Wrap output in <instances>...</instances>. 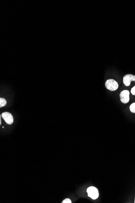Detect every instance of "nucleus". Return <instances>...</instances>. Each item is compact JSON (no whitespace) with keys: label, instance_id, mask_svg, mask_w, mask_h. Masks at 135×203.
Here are the masks:
<instances>
[{"label":"nucleus","instance_id":"obj_7","mask_svg":"<svg viewBox=\"0 0 135 203\" xmlns=\"http://www.w3.org/2000/svg\"><path fill=\"white\" fill-rule=\"evenodd\" d=\"M130 111L133 113H135V103L131 104L129 107Z\"/></svg>","mask_w":135,"mask_h":203},{"label":"nucleus","instance_id":"obj_3","mask_svg":"<svg viewBox=\"0 0 135 203\" xmlns=\"http://www.w3.org/2000/svg\"><path fill=\"white\" fill-rule=\"evenodd\" d=\"M120 101L123 103L126 104L129 102V92L128 90H123L120 92Z\"/></svg>","mask_w":135,"mask_h":203},{"label":"nucleus","instance_id":"obj_1","mask_svg":"<svg viewBox=\"0 0 135 203\" xmlns=\"http://www.w3.org/2000/svg\"><path fill=\"white\" fill-rule=\"evenodd\" d=\"M106 88L109 91H116L119 88V84L117 81L113 79H109L105 82Z\"/></svg>","mask_w":135,"mask_h":203},{"label":"nucleus","instance_id":"obj_9","mask_svg":"<svg viewBox=\"0 0 135 203\" xmlns=\"http://www.w3.org/2000/svg\"><path fill=\"white\" fill-rule=\"evenodd\" d=\"M131 92L133 95H135V86L131 89Z\"/></svg>","mask_w":135,"mask_h":203},{"label":"nucleus","instance_id":"obj_10","mask_svg":"<svg viewBox=\"0 0 135 203\" xmlns=\"http://www.w3.org/2000/svg\"><path fill=\"white\" fill-rule=\"evenodd\" d=\"M134 203H135V198Z\"/></svg>","mask_w":135,"mask_h":203},{"label":"nucleus","instance_id":"obj_5","mask_svg":"<svg viewBox=\"0 0 135 203\" xmlns=\"http://www.w3.org/2000/svg\"><path fill=\"white\" fill-rule=\"evenodd\" d=\"M2 118L7 123L12 125L13 122V118L12 114L10 113L4 112L1 114Z\"/></svg>","mask_w":135,"mask_h":203},{"label":"nucleus","instance_id":"obj_2","mask_svg":"<svg viewBox=\"0 0 135 203\" xmlns=\"http://www.w3.org/2000/svg\"><path fill=\"white\" fill-rule=\"evenodd\" d=\"M88 196L93 199H96L99 197V193L98 189L94 187H90L87 189Z\"/></svg>","mask_w":135,"mask_h":203},{"label":"nucleus","instance_id":"obj_6","mask_svg":"<svg viewBox=\"0 0 135 203\" xmlns=\"http://www.w3.org/2000/svg\"><path fill=\"white\" fill-rule=\"evenodd\" d=\"M7 101L4 98H1L0 99V108L4 107L6 105Z\"/></svg>","mask_w":135,"mask_h":203},{"label":"nucleus","instance_id":"obj_8","mask_svg":"<svg viewBox=\"0 0 135 203\" xmlns=\"http://www.w3.org/2000/svg\"><path fill=\"white\" fill-rule=\"evenodd\" d=\"M62 203H72V202H71V199H68V198H67V199H65L64 200H63V201L62 202Z\"/></svg>","mask_w":135,"mask_h":203},{"label":"nucleus","instance_id":"obj_4","mask_svg":"<svg viewBox=\"0 0 135 203\" xmlns=\"http://www.w3.org/2000/svg\"><path fill=\"white\" fill-rule=\"evenodd\" d=\"M135 81V75L129 74L126 75L123 78V82L126 86H130L131 82Z\"/></svg>","mask_w":135,"mask_h":203}]
</instances>
